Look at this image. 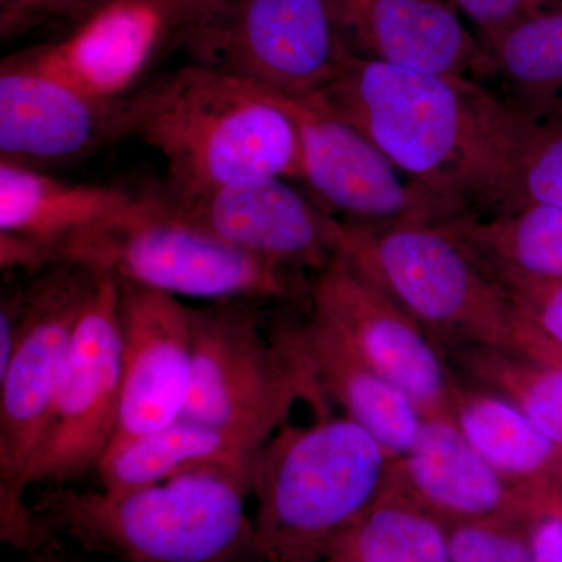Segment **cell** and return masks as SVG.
I'll return each instance as SVG.
<instances>
[{"label": "cell", "mask_w": 562, "mask_h": 562, "mask_svg": "<svg viewBox=\"0 0 562 562\" xmlns=\"http://www.w3.org/2000/svg\"><path fill=\"white\" fill-rule=\"evenodd\" d=\"M538 513L528 535L532 562H562V512L541 506Z\"/></svg>", "instance_id": "cell-32"}, {"label": "cell", "mask_w": 562, "mask_h": 562, "mask_svg": "<svg viewBox=\"0 0 562 562\" xmlns=\"http://www.w3.org/2000/svg\"><path fill=\"white\" fill-rule=\"evenodd\" d=\"M122 188L72 183L31 166L0 161V233L38 247L49 266L54 251L138 199Z\"/></svg>", "instance_id": "cell-21"}, {"label": "cell", "mask_w": 562, "mask_h": 562, "mask_svg": "<svg viewBox=\"0 0 562 562\" xmlns=\"http://www.w3.org/2000/svg\"><path fill=\"white\" fill-rule=\"evenodd\" d=\"M117 286L122 391L113 442L179 419L190 392L192 366L191 308L166 292L122 280Z\"/></svg>", "instance_id": "cell-15"}, {"label": "cell", "mask_w": 562, "mask_h": 562, "mask_svg": "<svg viewBox=\"0 0 562 562\" xmlns=\"http://www.w3.org/2000/svg\"><path fill=\"white\" fill-rule=\"evenodd\" d=\"M442 351L454 371L512 402L562 449V361L490 347L453 346Z\"/></svg>", "instance_id": "cell-26"}, {"label": "cell", "mask_w": 562, "mask_h": 562, "mask_svg": "<svg viewBox=\"0 0 562 562\" xmlns=\"http://www.w3.org/2000/svg\"><path fill=\"white\" fill-rule=\"evenodd\" d=\"M316 105L349 122L419 192L431 222L505 209L516 106L462 77L347 54Z\"/></svg>", "instance_id": "cell-1"}, {"label": "cell", "mask_w": 562, "mask_h": 562, "mask_svg": "<svg viewBox=\"0 0 562 562\" xmlns=\"http://www.w3.org/2000/svg\"><path fill=\"white\" fill-rule=\"evenodd\" d=\"M450 3L479 29L486 49L503 33L549 5L547 0H450Z\"/></svg>", "instance_id": "cell-30"}, {"label": "cell", "mask_w": 562, "mask_h": 562, "mask_svg": "<svg viewBox=\"0 0 562 562\" xmlns=\"http://www.w3.org/2000/svg\"><path fill=\"white\" fill-rule=\"evenodd\" d=\"M435 224L502 286L562 281V206L527 203Z\"/></svg>", "instance_id": "cell-22"}, {"label": "cell", "mask_w": 562, "mask_h": 562, "mask_svg": "<svg viewBox=\"0 0 562 562\" xmlns=\"http://www.w3.org/2000/svg\"><path fill=\"white\" fill-rule=\"evenodd\" d=\"M262 443L213 425L179 419L111 443L99 462L103 490L127 491L195 472H227L249 480Z\"/></svg>", "instance_id": "cell-20"}, {"label": "cell", "mask_w": 562, "mask_h": 562, "mask_svg": "<svg viewBox=\"0 0 562 562\" xmlns=\"http://www.w3.org/2000/svg\"><path fill=\"white\" fill-rule=\"evenodd\" d=\"M505 291L520 316L562 360V281L508 284Z\"/></svg>", "instance_id": "cell-29"}, {"label": "cell", "mask_w": 562, "mask_h": 562, "mask_svg": "<svg viewBox=\"0 0 562 562\" xmlns=\"http://www.w3.org/2000/svg\"><path fill=\"white\" fill-rule=\"evenodd\" d=\"M325 401L341 406L395 460L408 452L425 417L408 395L384 379L327 322L310 314L299 327Z\"/></svg>", "instance_id": "cell-19"}, {"label": "cell", "mask_w": 562, "mask_h": 562, "mask_svg": "<svg viewBox=\"0 0 562 562\" xmlns=\"http://www.w3.org/2000/svg\"><path fill=\"white\" fill-rule=\"evenodd\" d=\"M492 74L501 76L517 109L562 113V2L514 25L486 49Z\"/></svg>", "instance_id": "cell-25"}, {"label": "cell", "mask_w": 562, "mask_h": 562, "mask_svg": "<svg viewBox=\"0 0 562 562\" xmlns=\"http://www.w3.org/2000/svg\"><path fill=\"white\" fill-rule=\"evenodd\" d=\"M55 262L209 302H295L305 292L297 272L222 241L176 213L157 191L72 236L54 251Z\"/></svg>", "instance_id": "cell-6"}, {"label": "cell", "mask_w": 562, "mask_h": 562, "mask_svg": "<svg viewBox=\"0 0 562 562\" xmlns=\"http://www.w3.org/2000/svg\"><path fill=\"white\" fill-rule=\"evenodd\" d=\"M450 420L487 464L517 486L549 494L550 480L560 476L562 449L501 395L460 382Z\"/></svg>", "instance_id": "cell-23"}, {"label": "cell", "mask_w": 562, "mask_h": 562, "mask_svg": "<svg viewBox=\"0 0 562 562\" xmlns=\"http://www.w3.org/2000/svg\"><path fill=\"white\" fill-rule=\"evenodd\" d=\"M390 482L447 525L519 520L549 494L517 486L473 450L449 419L425 417L408 452L391 462Z\"/></svg>", "instance_id": "cell-18"}, {"label": "cell", "mask_w": 562, "mask_h": 562, "mask_svg": "<svg viewBox=\"0 0 562 562\" xmlns=\"http://www.w3.org/2000/svg\"><path fill=\"white\" fill-rule=\"evenodd\" d=\"M250 302L191 308V384L181 416L265 446L295 402L322 409L325 397L299 327L268 338Z\"/></svg>", "instance_id": "cell-8"}, {"label": "cell", "mask_w": 562, "mask_h": 562, "mask_svg": "<svg viewBox=\"0 0 562 562\" xmlns=\"http://www.w3.org/2000/svg\"><path fill=\"white\" fill-rule=\"evenodd\" d=\"M125 99L99 101L7 58L0 68V160L36 169L83 160L124 138Z\"/></svg>", "instance_id": "cell-16"}, {"label": "cell", "mask_w": 562, "mask_h": 562, "mask_svg": "<svg viewBox=\"0 0 562 562\" xmlns=\"http://www.w3.org/2000/svg\"><path fill=\"white\" fill-rule=\"evenodd\" d=\"M120 286L101 273L77 325L46 428L29 469L31 484H66L98 469L120 422Z\"/></svg>", "instance_id": "cell-10"}, {"label": "cell", "mask_w": 562, "mask_h": 562, "mask_svg": "<svg viewBox=\"0 0 562 562\" xmlns=\"http://www.w3.org/2000/svg\"><path fill=\"white\" fill-rule=\"evenodd\" d=\"M105 2H109V0H85L83 13H81V18L77 22L83 20V18L88 16V14H90L92 10L98 9V7L103 5V3ZM190 2L195 3V5L202 7V9L206 11V14H209L210 11L214 9V7L220 5L222 0H190Z\"/></svg>", "instance_id": "cell-33"}, {"label": "cell", "mask_w": 562, "mask_h": 562, "mask_svg": "<svg viewBox=\"0 0 562 562\" xmlns=\"http://www.w3.org/2000/svg\"><path fill=\"white\" fill-rule=\"evenodd\" d=\"M205 13L190 0H109L77 22L65 40L10 60L99 101H122L136 91L166 41L179 43Z\"/></svg>", "instance_id": "cell-12"}, {"label": "cell", "mask_w": 562, "mask_h": 562, "mask_svg": "<svg viewBox=\"0 0 562 562\" xmlns=\"http://www.w3.org/2000/svg\"><path fill=\"white\" fill-rule=\"evenodd\" d=\"M350 54L414 72L475 77L492 74L490 52L443 0H333Z\"/></svg>", "instance_id": "cell-17"}, {"label": "cell", "mask_w": 562, "mask_h": 562, "mask_svg": "<svg viewBox=\"0 0 562 562\" xmlns=\"http://www.w3.org/2000/svg\"><path fill=\"white\" fill-rule=\"evenodd\" d=\"M344 222V255L439 347H490L561 361L520 316L508 292L441 225Z\"/></svg>", "instance_id": "cell-5"}, {"label": "cell", "mask_w": 562, "mask_h": 562, "mask_svg": "<svg viewBox=\"0 0 562 562\" xmlns=\"http://www.w3.org/2000/svg\"><path fill=\"white\" fill-rule=\"evenodd\" d=\"M249 480L195 472L127 491L52 484L36 517L92 553L124 562H246L255 557Z\"/></svg>", "instance_id": "cell-3"}, {"label": "cell", "mask_w": 562, "mask_h": 562, "mask_svg": "<svg viewBox=\"0 0 562 562\" xmlns=\"http://www.w3.org/2000/svg\"><path fill=\"white\" fill-rule=\"evenodd\" d=\"M260 91L291 117L301 144V180L327 213L369 225L431 221L419 192L353 125L312 101Z\"/></svg>", "instance_id": "cell-14"}, {"label": "cell", "mask_w": 562, "mask_h": 562, "mask_svg": "<svg viewBox=\"0 0 562 562\" xmlns=\"http://www.w3.org/2000/svg\"><path fill=\"white\" fill-rule=\"evenodd\" d=\"M125 136L161 155L168 179L158 191L171 201L255 177L301 180V144L286 111L195 63L125 99Z\"/></svg>", "instance_id": "cell-2"}, {"label": "cell", "mask_w": 562, "mask_h": 562, "mask_svg": "<svg viewBox=\"0 0 562 562\" xmlns=\"http://www.w3.org/2000/svg\"><path fill=\"white\" fill-rule=\"evenodd\" d=\"M516 520H469L449 525L452 562H532L528 538Z\"/></svg>", "instance_id": "cell-28"}, {"label": "cell", "mask_w": 562, "mask_h": 562, "mask_svg": "<svg viewBox=\"0 0 562 562\" xmlns=\"http://www.w3.org/2000/svg\"><path fill=\"white\" fill-rule=\"evenodd\" d=\"M177 46L195 65L295 101L319 98L349 54L333 0H222Z\"/></svg>", "instance_id": "cell-9"}, {"label": "cell", "mask_w": 562, "mask_h": 562, "mask_svg": "<svg viewBox=\"0 0 562 562\" xmlns=\"http://www.w3.org/2000/svg\"><path fill=\"white\" fill-rule=\"evenodd\" d=\"M101 273L55 262L25 288L16 349L0 372V536L21 550L44 546V525L25 505L29 469L46 428L77 325Z\"/></svg>", "instance_id": "cell-7"}, {"label": "cell", "mask_w": 562, "mask_h": 562, "mask_svg": "<svg viewBox=\"0 0 562 562\" xmlns=\"http://www.w3.org/2000/svg\"><path fill=\"white\" fill-rule=\"evenodd\" d=\"M85 10V0H0V33L14 38L50 18H65L76 24Z\"/></svg>", "instance_id": "cell-31"}, {"label": "cell", "mask_w": 562, "mask_h": 562, "mask_svg": "<svg viewBox=\"0 0 562 562\" xmlns=\"http://www.w3.org/2000/svg\"><path fill=\"white\" fill-rule=\"evenodd\" d=\"M560 479H562V458H561Z\"/></svg>", "instance_id": "cell-34"}, {"label": "cell", "mask_w": 562, "mask_h": 562, "mask_svg": "<svg viewBox=\"0 0 562 562\" xmlns=\"http://www.w3.org/2000/svg\"><path fill=\"white\" fill-rule=\"evenodd\" d=\"M327 562H452L449 525L390 482L331 543Z\"/></svg>", "instance_id": "cell-24"}, {"label": "cell", "mask_w": 562, "mask_h": 562, "mask_svg": "<svg viewBox=\"0 0 562 562\" xmlns=\"http://www.w3.org/2000/svg\"><path fill=\"white\" fill-rule=\"evenodd\" d=\"M310 312L398 387L427 419H449L458 373L428 333L339 251L310 291Z\"/></svg>", "instance_id": "cell-11"}, {"label": "cell", "mask_w": 562, "mask_h": 562, "mask_svg": "<svg viewBox=\"0 0 562 562\" xmlns=\"http://www.w3.org/2000/svg\"><path fill=\"white\" fill-rule=\"evenodd\" d=\"M160 198L222 241L288 271L322 272L342 247L344 222L279 177L236 181L184 201Z\"/></svg>", "instance_id": "cell-13"}, {"label": "cell", "mask_w": 562, "mask_h": 562, "mask_svg": "<svg viewBox=\"0 0 562 562\" xmlns=\"http://www.w3.org/2000/svg\"><path fill=\"white\" fill-rule=\"evenodd\" d=\"M516 110L502 211L527 203L562 206V113L535 116Z\"/></svg>", "instance_id": "cell-27"}, {"label": "cell", "mask_w": 562, "mask_h": 562, "mask_svg": "<svg viewBox=\"0 0 562 562\" xmlns=\"http://www.w3.org/2000/svg\"><path fill=\"white\" fill-rule=\"evenodd\" d=\"M392 458L349 417L283 427L251 462L255 557L319 562L382 494Z\"/></svg>", "instance_id": "cell-4"}]
</instances>
